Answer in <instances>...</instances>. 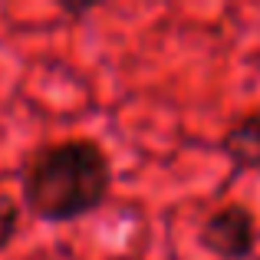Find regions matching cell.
Here are the masks:
<instances>
[{
	"label": "cell",
	"instance_id": "obj_1",
	"mask_svg": "<svg viewBox=\"0 0 260 260\" xmlns=\"http://www.w3.org/2000/svg\"><path fill=\"white\" fill-rule=\"evenodd\" d=\"M112 191V165L92 139L43 145L20 172V198L33 217L66 224L99 211Z\"/></svg>",
	"mask_w": 260,
	"mask_h": 260
},
{
	"label": "cell",
	"instance_id": "obj_2",
	"mask_svg": "<svg viewBox=\"0 0 260 260\" xmlns=\"http://www.w3.org/2000/svg\"><path fill=\"white\" fill-rule=\"evenodd\" d=\"M201 244L221 260H247L257 244L254 214L241 204H224L201 224Z\"/></svg>",
	"mask_w": 260,
	"mask_h": 260
},
{
	"label": "cell",
	"instance_id": "obj_3",
	"mask_svg": "<svg viewBox=\"0 0 260 260\" xmlns=\"http://www.w3.org/2000/svg\"><path fill=\"white\" fill-rule=\"evenodd\" d=\"M221 145L228 152V158H234V165L260 172V112H250L244 119H237L228 128Z\"/></svg>",
	"mask_w": 260,
	"mask_h": 260
},
{
	"label": "cell",
	"instance_id": "obj_4",
	"mask_svg": "<svg viewBox=\"0 0 260 260\" xmlns=\"http://www.w3.org/2000/svg\"><path fill=\"white\" fill-rule=\"evenodd\" d=\"M17 231H20V204L7 191H0V250L10 247Z\"/></svg>",
	"mask_w": 260,
	"mask_h": 260
}]
</instances>
